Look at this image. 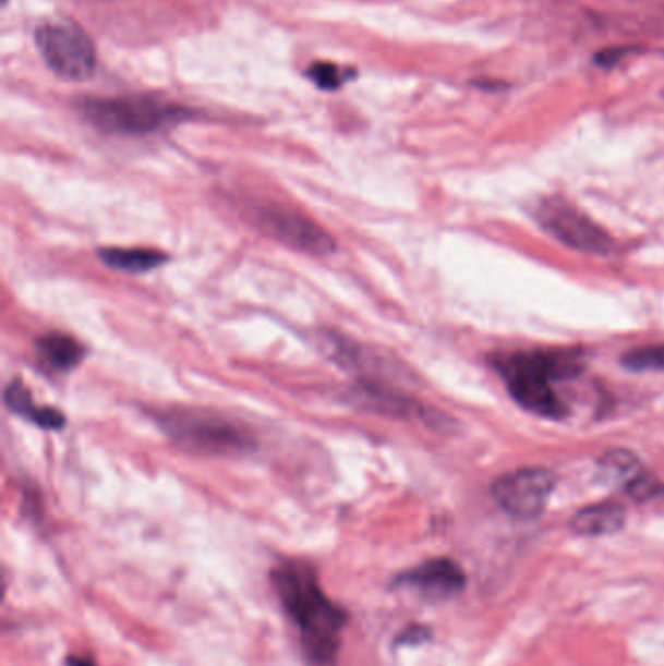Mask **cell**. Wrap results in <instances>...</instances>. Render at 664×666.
Returning <instances> with one entry per match:
<instances>
[{"label":"cell","instance_id":"cell-7","mask_svg":"<svg viewBox=\"0 0 664 666\" xmlns=\"http://www.w3.org/2000/svg\"><path fill=\"white\" fill-rule=\"evenodd\" d=\"M252 220L265 234L310 256H329L336 252V240L318 222L299 210L277 203H259L252 207Z\"/></svg>","mask_w":664,"mask_h":666},{"label":"cell","instance_id":"cell-8","mask_svg":"<svg viewBox=\"0 0 664 666\" xmlns=\"http://www.w3.org/2000/svg\"><path fill=\"white\" fill-rule=\"evenodd\" d=\"M555 474L546 468H520L495 480L492 495L503 511L532 521L546 511L547 501L555 489Z\"/></svg>","mask_w":664,"mask_h":666},{"label":"cell","instance_id":"cell-3","mask_svg":"<svg viewBox=\"0 0 664 666\" xmlns=\"http://www.w3.org/2000/svg\"><path fill=\"white\" fill-rule=\"evenodd\" d=\"M173 445L203 457H238L257 447L254 433L213 411L168 410L156 415Z\"/></svg>","mask_w":664,"mask_h":666},{"label":"cell","instance_id":"cell-10","mask_svg":"<svg viewBox=\"0 0 664 666\" xmlns=\"http://www.w3.org/2000/svg\"><path fill=\"white\" fill-rule=\"evenodd\" d=\"M628 512L619 502H596L574 514L569 529L579 536H609L626 526Z\"/></svg>","mask_w":664,"mask_h":666},{"label":"cell","instance_id":"cell-5","mask_svg":"<svg viewBox=\"0 0 664 666\" xmlns=\"http://www.w3.org/2000/svg\"><path fill=\"white\" fill-rule=\"evenodd\" d=\"M36 46L47 66L64 81H88L98 63L90 36L71 20L41 24L36 32Z\"/></svg>","mask_w":664,"mask_h":666},{"label":"cell","instance_id":"cell-15","mask_svg":"<svg viewBox=\"0 0 664 666\" xmlns=\"http://www.w3.org/2000/svg\"><path fill=\"white\" fill-rule=\"evenodd\" d=\"M621 366L628 371H664V343L636 348L621 355Z\"/></svg>","mask_w":664,"mask_h":666},{"label":"cell","instance_id":"cell-9","mask_svg":"<svg viewBox=\"0 0 664 666\" xmlns=\"http://www.w3.org/2000/svg\"><path fill=\"white\" fill-rule=\"evenodd\" d=\"M396 584L418 591L428 601H445L462 593L466 573L450 557H433L396 577Z\"/></svg>","mask_w":664,"mask_h":666},{"label":"cell","instance_id":"cell-1","mask_svg":"<svg viewBox=\"0 0 664 666\" xmlns=\"http://www.w3.org/2000/svg\"><path fill=\"white\" fill-rule=\"evenodd\" d=\"M275 593L299 630L302 647L318 666L336 663L347 611L319 586L316 569L301 559H285L271 571Z\"/></svg>","mask_w":664,"mask_h":666},{"label":"cell","instance_id":"cell-18","mask_svg":"<svg viewBox=\"0 0 664 666\" xmlns=\"http://www.w3.org/2000/svg\"><path fill=\"white\" fill-rule=\"evenodd\" d=\"M431 639V630L421 623H411L398 635V645H421Z\"/></svg>","mask_w":664,"mask_h":666},{"label":"cell","instance_id":"cell-2","mask_svg":"<svg viewBox=\"0 0 664 666\" xmlns=\"http://www.w3.org/2000/svg\"><path fill=\"white\" fill-rule=\"evenodd\" d=\"M495 366L505 378L510 396L524 410L547 420H562L567 408L552 384L579 375L582 361L577 351H519L495 359Z\"/></svg>","mask_w":664,"mask_h":666},{"label":"cell","instance_id":"cell-6","mask_svg":"<svg viewBox=\"0 0 664 666\" xmlns=\"http://www.w3.org/2000/svg\"><path fill=\"white\" fill-rule=\"evenodd\" d=\"M536 219L540 220L542 229L550 232L555 240L577 252L594 256H606L614 252V238L591 217H587L582 210L565 199L550 197L540 202Z\"/></svg>","mask_w":664,"mask_h":666},{"label":"cell","instance_id":"cell-12","mask_svg":"<svg viewBox=\"0 0 664 666\" xmlns=\"http://www.w3.org/2000/svg\"><path fill=\"white\" fill-rule=\"evenodd\" d=\"M98 257L111 269L125 274H146L168 262L165 252L150 247H101Z\"/></svg>","mask_w":664,"mask_h":666},{"label":"cell","instance_id":"cell-4","mask_svg":"<svg viewBox=\"0 0 664 666\" xmlns=\"http://www.w3.org/2000/svg\"><path fill=\"white\" fill-rule=\"evenodd\" d=\"M84 118L113 135H150L188 118V111L150 96H119L83 101Z\"/></svg>","mask_w":664,"mask_h":666},{"label":"cell","instance_id":"cell-19","mask_svg":"<svg viewBox=\"0 0 664 666\" xmlns=\"http://www.w3.org/2000/svg\"><path fill=\"white\" fill-rule=\"evenodd\" d=\"M67 666H96V663L88 657H69Z\"/></svg>","mask_w":664,"mask_h":666},{"label":"cell","instance_id":"cell-11","mask_svg":"<svg viewBox=\"0 0 664 666\" xmlns=\"http://www.w3.org/2000/svg\"><path fill=\"white\" fill-rule=\"evenodd\" d=\"M4 403L12 413H16L24 420L36 423L44 429H63L64 420L63 413L56 408H41L36 405L28 388L24 386L22 380H12L4 390Z\"/></svg>","mask_w":664,"mask_h":666},{"label":"cell","instance_id":"cell-16","mask_svg":"<svg viewBox=\"0 0 664 666\" xmlns=\"http://www.w3.org/2000/svg\"><path fill=\"white\" fill-rule=\"evenodd\" d=\"M624 487L629 497L637 502L651 501L664 493L663 482H659L655 475L647 474V472H639Z\"/></svg>","mask_w":664,"mask_h":666},{"label":"cell","instance_id":"cell-13","mask_svg":"<svg viewBox=\"0 0 664 666\" xmlns=\"http://www.w3.org/2000/svg\"><path fill=\"white\" fill-rule=\"evenodd\" d=\"M37 353L56 371H71L83 363L86 349L67 334H46L36 341Z\"/></svg>","mask_w":664,"mask_h":666},{"label":"cell","instance_id":"cell-17","mask_svg":"<svg viewBox=\"0 0 664 666\" xmlns=\"http://www.w3.org/2000/svg\"><path fill=\"white\" fill-rule=\"evenodd\" d=\"M309 78L322 90H337L346 83V69L334 63H316L309 69Z\"/></svg>","mask_w":664,"mask_h":666},{"label":"cell","instance_id":"cell-14","mask_svg":"<svg viewBox=\"0 0 664 666\" xmlns=\"http://www.w3.org/2000/svg\"><path fill=\"white\" fill-rule=\"evenodd\" d=\"M601 470L606 477L614 482H621L624 485L641 472L637 458L628 450H612L608 455H604L601 460Z\"/></svg>","mask_w":664,"mask_h":666}]
</instances>
